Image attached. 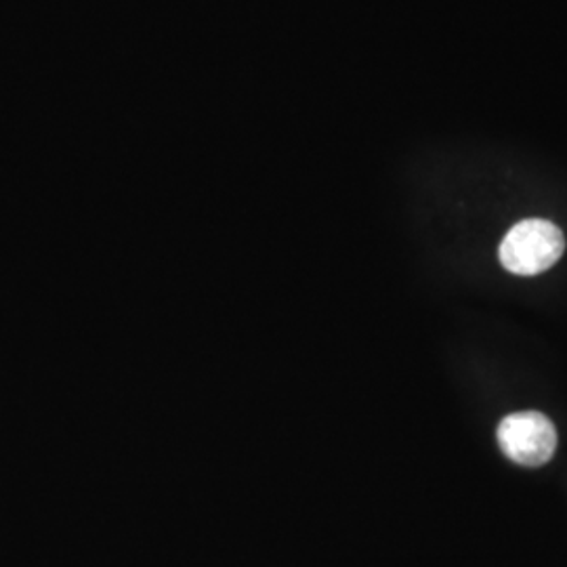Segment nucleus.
<instances>
[{"mask_svg":"<svg viewBox=\"0 0 567 567\" xmlns=\"http://www.w3.org/2000/svg\"><path fill=\"white\" fill-rule=\"evenodd\" d=\"M564 231L547 219H526L508 229L498 248V259L508 274L538 276L561 259Z\"/></svg>","mask_w":567,"mask_h":567,"instance_id":"1","label":"nucleus"},{"mask_svg":"<svg viewBox=\"0 0 567 567\" xmlns=\"http://www.w3.org/2000/svg\"><path fill=\"white\" fill-rule=\"evenodd\" d=\"M496 437L508 461L522 466L547 465L557 450V429L548 416L536 410L505 416Z\"/></svg>","mask_w":567,"mask_h":567,"instance_id":"2","label":"nucleus"}]
</instances>
